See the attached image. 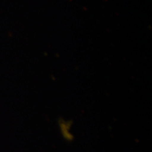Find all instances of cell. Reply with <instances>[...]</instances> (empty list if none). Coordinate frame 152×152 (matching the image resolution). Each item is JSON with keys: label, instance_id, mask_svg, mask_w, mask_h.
Returning <instances> with one entry per match:
<instances>
[]
</instances>
